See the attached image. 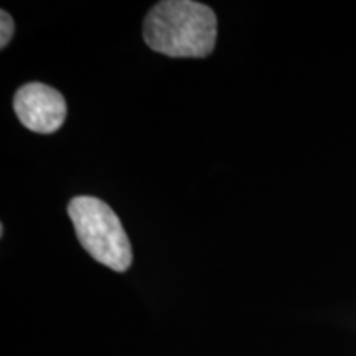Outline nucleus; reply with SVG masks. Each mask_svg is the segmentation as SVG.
<instances>
[{"mask_svg": "<svg viewBox=\"0 0 356 356\" xmlns=\"http://www.w3.org/2000/svg\"><path fill=\"white\" fill-rule=\"evenodd\" d=\"M218 22L210 7L191 0H165L144 22V40L154 51L172 58H203L216 43Z\"/></svg>", "mask_w": 356, "mask_h": 356, "instance_id": "nucleus-1", "label": "nucleus"}, {"mask_svg": "<svg viewBox=\"0 0 356 356\" xmlns=\"http://www.w3.org/2000/svg\"><path fill=\"white\" fill-rule=\"evenodd\" d=\"M68 213L79 243L92 259L115 273L131 267V241L109 204L95 197H76L70 202Z\"/></svg>", "mask_w": 356, "mask_h": 356, "instance_id": "nucleus-2", "label": "nucleus"}, {"mask_svg": "<svg viewBox=\"0 0 356 356\" xmlns=\"http://www.w3.org/2000/svg\"><path fill=\"white\" fill-rule=\"evenodd\" d=\"M13 109L26 129L38 134L56 132L66 118L65 97L42 83L22 86L13 97Z\"/></svg>", "mask_w": 356, "mask_h": 356, "instance_id": "nucleus-3", "label": "nucleus"}, {"mask_svg": "<svg viewBox=\"0 0 356 356\" xmlns=\"http://www.w3.org/2000/svg\"><path fill=\"white\" fill-rule=\"evenodd\" d=\"M0 48H6L8 42H10L12 35H13V30H15V25H13V20L12 17L8 15L6 10L0 12Z\"/></svg>", "mask_w": 356, "mask_h": 356, "instance_id": "nucleus-4", "label": "nucleus"}]
</instances>
